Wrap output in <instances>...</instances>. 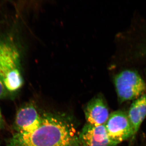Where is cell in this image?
Returning a JSON list of instances; mask_svg holds the SVG:
<instances>
[{"mask_svg":"<svg viewBox=\"0 0 146 146\" xmlns=\"http://www.w3.org/2000/svg\"><path fill=\"white\" fill-rule=\"evenodd\" d=\"M6 146H81L79 133L70 117L59 113L42 114L39 127L31 133H16Z\"/></svg>","mask_w":146,"mask_h":146,"instance_id":"cell-1","label":"cell"},{"mask_svg":"<svg viewBox=\"0 0 146 146\" xmlns=\"http://www.w3.org/2000/svg\"><path fill=\"white\" fill-rule=\"evenodd\" d=\"M21 55L16 42L11 37L6 36L4 47L5 73L3 84L10 94L18 91L23 84Z\"/></svg>","mask_w":146,"mask_h":146,"instance_id":"cell-2","label":"cell"},{"mask_svg":"<svg viewBox=\"0 0 146 146\" xmlns=\"http://www.w3.org/2000/svg\"><path fill=\"white\" fill-rule=\"evenodd\" d=\"M114 84L120 104L134 100L146 94V84L138 72L126 70L114 77Z\"/></svg>","mask_w":146,"mask_h":146,"instance_id":"cell-3","label":"cell"},{"mask_svg":"<svg viewBox=\"0 0 146 146\" xmlns=\"http://www.w3.org/2000/svg\"><path fill=\"white\" fill-rule=\"evenodd\" d=\"M105 126L110 139L117 145L135 136L127 112L123 110L111 113Z\"/></svg>","mask_w":146,"mask_h":146,"instance_id":"cell-4","label":"cell"},{"mask_svg":"<svg viewBox=\"0 0 146 146\" xmlns=\"http://www.w3.org/2000/svg\"><path fill=\"white\" fill-rule=\"evenodd\" d=\"M42 122V114L36 107L29 104L20 108L16 113L14 127L16 133H27L36 130Z\"/></svg>","mask_w":146,"mask_h":146,"instance_id":"cell-5","label":"cell"},{"mask_svg":"<svg viewBox=\"0 0 146 146\" xmlns=\"http://www.w3.org/2000/svg\"><path fill=\"white\" fill-rule=\"evenodd\" d=\"M81 146H117L110 139L105 125L94 126L86 123L79 133Z\"/></svg>","mask_w":146,"mask_h":146,"instance_id":"cell-6","label":"cell"},{"mask_svg":"<svg viewBox=\"0 0 146 146\" xmlns=\"http://www.w3.org/2000/svg\"><path fill=\"white\" fill-rule=\"evenodd\" d=\"M84 115L86 123L96 126L105 125L110 114L103 98L98 96L88 103L84 109Z\"/></svg>","mask_w":146,"mask_h":146,"instance_id":"cell-7","label":"cell"},{"mask_svg":"<svg viewBox=\"0 0 146 146\" xmlns=\"http://www.w3.org/2000/svg\"><path fill=\"white\" fill-rule=\"evenodd\" d=\"M127 114L136 136L146 117V94L133 101Z\"/></svg>","mask_w":146,"mask_h":146,"instance_id":"cell-8","label":"cell"},{"mask_svg":"<svg viewBox=\"0 0 146 146\" xmlns=\"http://www.w3.org/2000/svg\"><path fill=\"white\" fill-rule=\"evenodd\" d=\"M4 36H0V99L5 98L9 96V93L7 91L3 84L5 75L4 64L3 55Z\"/></svg>","mask_w":146,"mask_h":146,"instance_id":"cell-9","label":"cell"},{"mask_svg":"<svg viewBox=\"0 0 146 146\" xmlns=\"http://www.w3.org/2000/svg\"><path fill=\"white\" fill-rule=\"evenodd\" d=\"M3 124L2 116L1 113V109H0V127H1Z\"/></svg>","mask_w":146,"mask_h":146,"instance_id":"cell-10","label":"cell"},{"mask_svg":"<svg viewBox=\"0 0 146 146\" xmlns=\"http://www.w3.org/2000/svg\"><path fill=\"white\" fill-rule=\"evenodd\" d=\"M145 52L146 53V48H145Z\"/></svg>","mask_w":146,"mask_h":146,"instance_id":"cell-11","label":"cell"}]
</instances>
